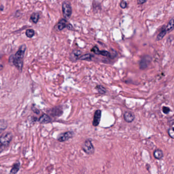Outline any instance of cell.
Segmentation results:
<instances>
[{
  "instance_id": "obj_1",
  "label": "cell",
  "mask_w": 174,
  "mask_h": 174,
  "mask_svg": "<svg viewBox=\"0 0 174 174\" xmlns=\"http://www.w3.org/2000/svg\"><path fill=\"white\" fill-rule=\"evenodd\" d=\"M26 46L25 44H22L20 46L19 49L14 55H11L10 60H11L12 64L20 71H22L23 67V61L25 53L26 52Z\"/></svg>"
},
{
  "instance_id": "obj_2",
  "label": "cell",
  "mask_w": 174,
  "mask_h": 174,
  "mask_svg": "<svg viewBox=\"0 0 174 174\" xmlns=\"http://www.w3.org/2000/svg\"><path fill=\"white\" fill-rule=\"evenodd\" d=\"M13 138L12 133L10 132L5 133L0 137V149L8 146L11 142Z\"/></svg>"
},
{
  "instance_id": "obj_3",
  "label": "cell",
  "mask_w": 174,
  "mask_h": 174,
  "mask_svg": "<svg viewBox=\"0 0 174 174\" xmlns=\"http://www.w3.org/2000/svg\"><path fill=\"white\" fill-rule=\"evenodd\" d=\"M62 12L64 18H69L72 14V8L70 3L68 1H64L62 4Z\"/></svg>"
},
{
  "instance_id": "obj_4",
  "label": "cell",
  "mask_w": 174,
  "mask_h": 174,
  "mask_svg": "<svg viewBox=\"0 0 174 174\" xmlns=\"http://www.w3.org/2000/svg\"><path fill=\"white\" fill-rule=\"evenodd\" d=\"M82 149L88 155L93 154L94 152V147L90 140H87L83 143Z\"/></svg>"
},
{
  "instance_id": "obj_5",
  "label": "cell",
  "mask_w": 174,
  "mask_h": 174,
  "mask_svg": "<svg viewBox=\"0 0 174 174\" xmlns=\"http://www.w3.org/2000/svg\"><path fill=\"white\" fill-rule=\"evenodd\" d=\"M151 61V58L149 55H145L141 59L139 65L140 69L144 70L148 67Z\"/></svg>"
},
{
  "instance_id": "obj_6",
  "label": "cell",
  "mask_w": 174,
  "mask_h": 174,
  "mask_svg": "<svg viewBox=\"0 0 174 174\" xmlns=\"http://www.w3.org/2000/svg\"><path fill=\"white\" fill-rule=\"evenodd\" d=\"M73 135H74V133L72 131H67L66 133H63L59 136L58 138V140L60 142H63L72 138L73 137Z\"/></svg>"
},
{
  "instance_id": "obj_7",
  "label": "cell",
  "mask_w": 174,
  "mask_h": 174,
  "mask_svg": "<svg viewBox=\"0 0 174 174\" xmlns=\"http://www.w3.org/2000/svg\"><path fill=\"white\" fill-rule=\"evenodd\" d=\"M101 117V111L99 109L95 111L92 124L94 126H97L100 123Z\"/></svg>"
},
{
  "instance_id": "obj_8",
  "label": "cell",
  "mask_w": 174,
  "mask_h": 174,
  "mask_svg": "<svg viewBox=\"0 0 174 174\" xmlns=\"http://www.w3.org/2000/svg\"><path fill=\"white\" fill-rule=\"evenodd\" d=\"M49 113L53 117H59L62 115L63 110L61 107H54L53 109H50V112Z\"/></svg>"
},
{
  "instance_id": "obj_9",
  "label": "cell",
  "mask_w": 174,
  "mask_h": 174,
  "mask_svg": "<svg viewBox=\"0 0 174 174\" xmlns=\"http://www.w3.org/2000/svg\"><path fill=\"white\" fill-rule=\"evenodd\" d=\"M123 117L125 121L127 123H131L135 120V116L132 112L129 111H126L124 113Z\"/></svg>"
},
{
  "instance_id": "obj_10",
  "label": "cell",
  "mask_w": 174,
  "mask_h": 174,
  "mask_svg": "<svg viewBox=\"0 0 174 174\" xmlns=\"http://www.w3.org/2000/svg\"><path fill=\"white\" fill-rule=\"evenodd\" d=\"M38 121L40 123L44 124H48V123L51 122V119L49 116H48L46 114H44L40 117Z\"/></svg>"
},
{
  "instance_id": "obj_11",
  "label": "cell",
  "mask_w": 174,
  "mask_h": 174,
  "mask_svg": "<svg viewBox=\"0 0 174 174\" xmlns=\"http://www.w3.org/2000/svg\"><path fill=\"white\" fill-rule=\"evenodd\" d=\"M68 22L65 19H62L60 20L57 25L58 30L59 31L63 30L64 28L67 27L68 26Z\"/></svg>"
},
{
  "instance_id": "obj_12",
  "label": "cell",
  "mask_w": 174,
  "mask_h": 174,
  "mask_svg": "<svg viewBox=\"0 0 174 174\" xmlns=\"http://www.w3.org/2000/svg\"><path fill=\"white\" fill-rule=\"evenodd\" d=\"M167 33L172 31L174 29V18H171L170 21L168 22V24H167L166 27L165 28Z\"/></svg>"
},
{
  "instance_id": "obj_13",
  "label": "cell",
  "mask_w": 174,
  "mask_h": 174,
  "mask_svg": "<svg viewBox=\"0 0 174 174\" xmlns=\"http://www.w3.org/2000/svg\"><path fill=\"white\" fill-rule=\"evenodd\" d=\"M153 156L155 159L160 160L163 157V153L160 149H156L153 152Z\"/></svg>"
},
{
  "instance_id": "obj_14",
  "label": "cell",
  "mask_w": 174,
  "mask_h": 174,
  "mask_svg": "<svg viewBox=\"0 0 174 174\" xmlns=\"http://www.w3.org/2000/svg\"><path fill=\"white\" fill-rule=\"evenodd\" d=\"M20 162H17L13 166L12 168L10 170V174H16L20 170Z\"/></svg>"
},
{
  "instance_id": "obj_15",
  "label": "cell",
  "mask_w": 174,
  "mask_h": 174,
  "mask_svg": "<svg viewBox=\"0 0 174 174\" xmlns=\"http://www.w3.org/2000/svg\"><path fill=\"white\" fill-rule=\"evenodd\" d=\"M8 124L5 120L3 119L0 120V133L3 132L7 127Z\"/></svg>"
},
{
  "instance_id": "obj_16",
  "label": "cell",
  "mask_w": 174,
  "mask_h": 174,
  "mask_svg": "<svg viewBox=\"0 0 174 174\" xmlns=\"http://www.w3.org/2000/svg\"><path fill=\"white\" fill-rule=\"evenodd\" d=\"M166 33H167V32H166L165 28H163L162 30L160 31V33L158 34V35L157 36V41H160L161 40H162L164 38V36H166Z\"/></svg>"
},
{
  "instance_id": "obj_17",
  "label": "cell",
  "mask_w": 174,
  "mask_h": 174,
  "mask_svg": "<svg viewBox=\"0 0 174 174\" xmlns=\"http://www.w3.org/2000/svg\"><path fill=\"white\" fill-rule=\"evenodd\" d=\"M39 19V14L38 13H33L30 17V20L36 24Z\"/></svg>"
},
{
  "instance_id": "obj_18",
  "label": "cell",
  "mask_w": 174,
  "mask_h": 174,
  "mask_svg": "<svg viewBox=\"0 0 174 174\" xmlns=\"http://www.w3.org/2000/svg\"><path fill=\"white\" fill-rule=\"evenodd\" d=\"M93 57V55L90 54V53H86L85 55H81L80 57L79 58V59L80 60H91L92 59V58Z\"/></svg>"
},
{
  "instance_id": "obj_19",
  "label": "cell",
  "mask_w": 174,
  "mask_h": 174,
  "mask_svg": "<svg viewBox=\"0 0 174 174\" xmlns=\"http://www.w3.org/2000/svg\"><path fill=\"white\" fill-rule=\"evenodd\" d=\"M95 88L97 90L98 92L100 93V94H105V93L107 92L106 89L102 86H97L96 87H95Z\"/></svg>"
},
{
  "instance_id": "obj_20",
  "label": "cell",
  "mask_w": 174,
  "mask_h": 174,
  "mask_svg": "<svg viewBox=\"0 0 174 174\" xmlns=\"http://www.w3.org/2000/svg\"><path fill=\"white\" fill-rule=\"evenodd\" d=\"M26 35L28 38H32L35 35V32L33 29H28L26 31Z\"/></svg>"
},
{
  "instance_id": "obj_21",
  "label": "cell",
  "mask_w": 174,
  "mask_h": 174,
  "mask_svg": "<svg viewBox=\"0 0 174 174\" xmlns=\"http://www.w3.org/2000/svg\"><path fill=\"white\" fill-rule=\"evenodd\" d=\"M99 55H101L105 56V57H111V53L106 51H100L99 52Z\"/></svg>"
},
{
  "instance_id": "obj_22",
  "label": "cell",
  "mask_w": 174,
  "mask_h": 174,
  "mask_svg": "<svg viewBox=\"0 0 174 174\" xmlns=\"http://www.w3.org/2000/svg\"><path fill=\"white\" fill-rule=\"evenodd\" d=\"M168 133L169 136L172 138V139H174V128H171L168 129Z\"/></svg>"
},
{
  "instance_id": "obj_23",
  "label": "cell",
  "mask_w": 174,
  "mask_h": 174,
  "mask_svg": "<svg viewBox=\"0 0 174 174\" xmlns=\"http://www.w3.org/2000/svg\"><path fill=\"white\" fill-rule=\"evenodd\" d=\"M162 112L163 113L165 114H168V113L170 112V109L168 107H163L162 109Z\"/></svg>"
},
{
  "instance_id": "obj_24",
  "label": "cell",
  "mask_w": 174,
  "mask_h": 174,
  "mask_svg": "<svg viewBox=\"0 0 174 174\" xmlns=\"http://www.w3.org/2000/svg\"><path fill=\"white\" fill-rule=\"evenodd\" d=\"M91 51L92 52H93L94 53H95L96 55H99V52L100 50L98 49V48H97V46H95L91 49Z\"/></svg>"
},
{
  "instance_id": "obj_25",
  "label": "cell",
  "mask_w": 174,
  "mask_h": 174,
  "mask_svg": "<svg viewBox=\"0 0 174 174\" xmlns=\"http://www.w3.org/2000/svg\"><path fill=\"white\" fill-rule=\"evenodd\" d=\"M73 53L75 56L79 57V55H81V52L79 50H74L73 51Z\"/></svg>"
},
{
  "instance_id": "obj_26",
  "label": "cell",
  "mask_w": 174,
  "mask_h": 174,
  "mask_svg": "<svg viewBox=\"0 0 174 174\" xmlns=\"http://www.w3.org/2000/svg\"><path fill=\"white\" fill-rule=\"evenodd\" d=\"M120 7H121V8H123V9H124V8H126V2H125V1H122V2H121V3H120Z\"/></svg>"
},
{
  "instance_id": "obj_27",
  "label": "cell",
  "mask_w": 174,
  "mask_h": 174,
  "mask_svg": "<svg viewBox=\"0 0 174 174\" xmlns=\"http://www.w3.org/2000/svg\"><path fill=\"white\" fill-rule=\"evenodd\" d=\"M32 110L33 111L34 113H35L36 114H39L40 113L38 109H37L35 107H32Z\"/></svg>"
},
{
  "instance_id": "obj_28",
  "label": "cell",
  "mask_w": 174,
  "mask_h": 174,
  "mask_svg": "<svg viewBox=\"0 0 174 174\" xmlns=\"http://www.w3.org/2000/svg\"><path fill=\"white\" fill-rule=\"evenodd\" d=\"M147 1V0H138L137 3L138 4H143L145 3Z\"/></svg>"
},
{
  "instance_id": "obj_29",
  "label": "cell",
  "mask_w": 174,
  "mask_h": 174,
  "mask_svg": "<svg viewBox=\"0 0 174 174\" xmlns=\"http://www.w3.org/2000/svg\"><path fill=\"white\" fill-rule=\"evenodd\" d=\"M0 89H1V88H0Z\"/></svg>"
}]
</instances>
